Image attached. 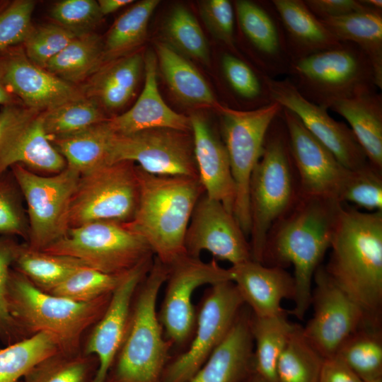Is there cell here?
Instances as JSON below:
<instances>
[{
    "label": "cell",
    "instance_id": "cell-21",
    "mask_svg": "<svg viewBox=\"0 0 382 382\" xmlns=\"http://www.w3.org/2000/svg\"><path fill=\"white\" fill-rule=\"evenodd\" d=\"M153 260L154 257L141 263L123 276L112 291L105 313L96 323L84 351L85 355L96 357L98 362L89 382H107L123 342L134 294Z\"/></svg>",
    "mask_w": 382,
    "mask_h": 382
},
{
    "label": "cell",
    "instance_id": "cell-22",
    "mask_svg": "<svg viewBox=\"0 0 382 382\" xmlns=\"http://www.w3.org/2000/svg\"><path fill=\"white\" fill-rule=\"evenodd\" d=\"M32 171L57 174L66 162L46 134L42 112L28 109L0 144V177L15 165Z\"/></svg>",
    "mask_w": 382,
    "mask_h": 382
},
{
    "label": "cell",
    "instance_id": "cell-52",
    "mask_svg": "<svg viewBox=\"0 0 382 382\" xmlns=\"http://www.w3.org/2000/svg\"><path fill=\"white\" fill-rule=\"evenodd\" d=\"M303 2L320 20L346 16L366 8L360 0H303Z\"/></svg>",
    "mask_w": 382,
    "mask_h": 382
},
{
    "label": "cell",
    "instance_id": "cell-41",
    "mask_svg": "<svg viewBox=\"0 0 382 382\" xmlns=\"http://www.w3.org/2000/svg\"><path fill=\"white\" fill-rule=\"evenodd\" d=\"M59 352L47 334L37 333L0 349V382H18L36 364Z\"/></svg>",
    "mask_w": 382,
    "mask_h": 382
},
{
    "label": "cell",
    "instance_id": "cell-19",
    "mask_svg": "<svg viewBox=\"0 0 382 382\" xmlns=\"http://www.w3.org/2000/svg\"><path fill=\"white\" fill-rule=\"evenodd\" d=\"M239 37L257 64L271 79L288 75L292 60L279 16L270 1H233Z\"/></svg>",
    "mask_w": 382,
    "mask_h": 382
},
{
    "label": "cell",
    "instance_id": "cell-47",
    "mask_svg": "<svg viewBox=\"0 0 382 382\" xmlns=\"http://www.w3.org/2000/svg\"><path fill=\"white\" fill-rule=\"evenodd\" d=\"M57 24L80 36L93 33L103 18L98 2L94 0H63L50 10Z\"/></svg>",
    "mask_w": 382,
    "mask_h": 382
},
{
    "label": "cell",
    "instance_id": "cell-53",
    "mask_svg": "<svg viewBox=\"0 0 382 382\" xmlns=\"http://www.w3.org/2000/svg\"><path fill=\"white\" fill-rule=\"evenodd\" d=\"M318 382H364L337 355L325 358Z\"/></svg>",
    "mask_w": 382,
    "mask_h": 382
},
{
    "label": "cell",
    "instance_id": "cell-26",
    "mask_svg": "<svg viewBox=\"0 0 382 382\" xmlns=\"http://www.w3.org/2000/svg\"><path fill=\"white\" fill-rule=\"evenodd\" d=\"M250 317L245 304L224 339L187 382H242L254 370Z\"/></svg>",
    "mask_w": 382,
    "mask_h": 382
},
{
    "label": "cell",
    "instance_id": "cell-49",
    "mask_svg": "<svg viewBox=\"0 0 382 382\" xmlns=\"http://www.w3.org/2000/svg\"><path fill=\"white\" fill-rule=\"evenodd\" d=\"M20 247L9 236L0 238V340L7 345L25 338L11 317L7 302L9 276Z\"/></svg>",
    "mask_w": 382,
    "mask_h": 382
},
{
    "label": "cell",
    "instance_id": "cell-27",
    "mask_svg": "<svg viewBox=\"0 0 382 382\" xmlns=\"http://www.w3.org/2000/svg\"><path fill=\"white\" fill-rule=\"evenodd\" d=\"M272 1L279 16L292 62L341 44L303 0Z\"/></svg>",
    "mask_w": 382,
    "mask_h": 382
},
{
    "label": "cell",
    "instance_id": "cell-17",
    "mask_svg": "<svg viewBox=\"0 0 382 382\" xmlns=\"http://www.w3.org/2000/svg\"><path fill=\"white\" fill-rule=\"evenodd\" d=\"M282 115L298 177L300 197H317L339 201L349 170L306 129L293 112L282 108Z\"/></svg>",
    "mask_w": 382,
    "mask_h": 382
},
{
    "label": "cell",
    "instance_id": "cell-29",
    "mask_svg": "<svg viewBox=\"0 0 382 382\" xmlns=\"http://www.w3.org/2000/svg\"><path fill=\"white\" fill-rule=\"evenodd\" d=\"M332 111L343 117L368 161L382 171V95L378 91L335 102Z\"/></svg>",
    "mask_w": 382,
    "mask_h": 382
},
{
    "label": "cell",
    "instance_id": "cell-9",
    "mask_svg": "<svg viewBox=\"0 0 382 382\" xmlns=\"http://www.w3.org/2000/svg\"><path fill=\"white\" fill-rule=\"evenodd\" d=\"M282 110L276 102L251 110H239L226 105L216 109L236 187L233 214L247 237L250 232V177L262 153L268 129Z\"/></svg>",
    "mask_w": 382,
    "mask_h": 382
},
{
    "label": "cell",
    "instance_id": "cell-31",
    "mask_svg": "<svg viewBox=\"0 0 382 382\" xmlns=\"http://www.w3.org/2000/svg\"><path fill=\"white\" fill-rule=\"evenodd\" d=\"M320 21L340 42H352L365 54L374 69L377 88L381 89L382 11L366 7L346 16Z\"/></svg>",
    "mask_w": 382,
    "mask_h": 382
},
{
    "label": "cell",
    "instance_id": "cell-11",
    "mask_svg": "<svg viewBox=\"0 0 382 382\" xmlns=\"http://www.w3.org/2000/svg\"><path fill=\"white\" fill-rule=\"evenodd\" d=\"M9 170L28 207L26 245L42 250L64 236L69 228L70 206L80 173L67 166L49 176L37 174L21 164Z\"/></svg>",
    "mask_w": 382,
    "mask_h": 382
},
{
    "label": "cell",
    "instance_id": "cell-6",
    "mask_svg": "<svg viewBox=\"0 0 382 382\" xmlns=\"http://www.w3.org/2000/svg\"><path fill=\"white\" fill-rule=\"evenodd\" d=\"M168 266L154 256L136 291L121 348L107 382H159L172 344L163 336L156 301Z\"/></svg>",
    "mask_w": 382,
    "mask_h": 382
},
{
    "label": "cell",
    "instance_id": "cell-1",
    "mask_svg": "<svg viewBox=\"0 0 382 382\" xmlns=\"http://www.w3.org/2000/svg\"><path fill=\"white\" fill-rule=\"evenodd\" d=\"M342 203L331 198L300 197L270 228L262 264L294 267L295 293L291 311L302 320L311 303L312 282L330 247Z\"/></svg>",
    "mask_w": 382,
    "mask_h": 382
},
{
    "label": "cell",
    "instance_id": "cell-33",
    "mask_svg": "<svg viewBox=\"0 0 382 382\" xmlns=\"http://www.w3.org/2000/svg\"><path fill=\"white\" fill-rule=\"evenodd\" d=\"M295 325L288 320L285 311L266 317L251 313L253 369L267 382H277V361Z\"/></svg>",
    "mask_w": 382,
    "mask_h": 382
},
{
    "label": "cell",
    "instance_id": "cell-54",
    "mask_svg": "<svg viewBox=\"0 0 382 382\" xmlns=\"http://www.w3.org/2000/svg\"><path fill=\"white\" fill-rule=\"evenodd\" d=\"M28 109L21 103L2 106L0 110V144L10 129Z\"/></svg>",
    "mask_w": 382,
    "mask_h": 382
},
{
    "label": "cell",
    "instance_id": "cell-39",
    "mask_svg": "<svg viewBox=\"0 0 382 382\" xmlns=\"http://www.w3.org/2000/svg\"><path fill=\"white\" fill-rule=\"evenodd\" d=\"M324 359L296 324L277 361V382H318Z\"/></svg>",
    "mask_w": 382,
    "mask_h": 382
},
{
    "label": "cell",
    "instance_id": "cell-14",
    "mask_svg": "<svg viewBox=\"0 0 382 382\" xmlns=\"http://www.w3.org/2000/svg\"><path fill=\"white\" fill-rule=\"evenodd\" d=\"M129 161L158 176L198 178L191 132L169 128L149 129L114 135L110 163Z\"/></svg>",
    "mask_w": 382,
    "mask_h": 382
},
{
    "label": "cell",
    "instance_id": "cell-23",
    "mask_svg": "<svg viewBox=\"0 0 382 382\" xmlns=\"http://www.w3.org/2000/svg\"><path fill=\"white\" fill-rule=\"evenodd\" d=\"M194 155L204 194L233 214L236 187L222 139L199 113L190 115Z\"/></svg>",
    "mask_w": 382,
    "mask_h": 382
},
{
    "label": "cell",
    "instance_id": "cell-48",
    "mask_svg": "<svg viewBox=\"0 0 382 382\" xmlns=\"http://www.w3.org/2000/svg\"><path fill=\"white\" fill-rule=\"evenodd\" d=\"M21 192L10 170L0 177V235L28 240V222L21 206Z\"/></svg>",
    "mask_w": 382,
    "mask_h": 382
},
{
    "label": "cell",
    "instance_id": "cell-34",
    "mask_svg": "<svg viewBox=\"0 0 382 382\" xmlns=\"http://www.w3.org/2000/svg\"><path fill=\"white\" fill-rule=\"evenodd\" d=\"M103 64V40L91 33L75 37L45 69L76 86L86 81Z\"/></svg>",
    "mask_w": 382,
    "mask_h": 382
},
{
    "label": "cell",
    "instance_id": "cell-55",
    "mask_svg": "<svg viewBox=\"0 0 382 382\" xmlns=\"http://www.w3.org/2000/svg\"><path fill=\"white\" fill-rule=\"evenodd\" d=\"M103 16L112 13L121 8L133 3L132 0H99L97 1Z\"/></svg>",
    "mask_w": 382,
    "mask_h": 382
},
{
    "label": "cell",
    "instance_id": "cell-28",
    "mask_svg": "<svg viewBox=\"0 0 382 382\" xmlns=\"http://www.w3.org/2000/svg\"><path fill=\"white\" fill-rule=\"evenodd\" d=\"M144 65V58L139 52L111 61L90 77L81 90L103 109H119L132 97Z\"/></svg>",
    "mask_w": 382,
    "mask_h": 382
},
{
    "label": "cell",
    "instance_id": "cell-58",
    "mask_svg": "<svg viewBox=\"0 0 382 382\" xmlns=\"http://www.w3.org/2000/svg\"><path fill=\"white\" fill-rule=\"evenodd\" d=\"M242 382H267L254 370Z\"/></svg>",
    "mask_w": 382,
    "mask_h": 382
},
{
    "label": "cell",
    "instance_id": "cell-44",
    "mask_svg": "<svg viewBox=\"0 0 382 382\" xmlns=\"http://www.w3.org/2000/svg\"><path fill=\"white\" fill-rule=\"evenodd\" d=\"M90 357L58 352L36 364L23 382H85L91 369Z\"/></svg>",
    "mask_w": 382,
    "mask_h": 382
},
{
    "label": "cell",
    "instance_id": "cell-13",
    "mask_svg": "<svg viewBox=\"0 0 382 382\" xmlns=\"http://www.w3.org/2000/svg\"><path fill=\"white\" fill-rule=\"evenodd\" d=\"M227 281H232L231 269L221 267L215 259L206 262L185 254L168 265L158 316L165 337L172 345H183L193 335L197 318L192 303L195 291L202 285Z\"/></svg>",
    "mask_w": 382,
    "mask_h": 382
},
{
    "label": "cell",
    "instance_id": "cell-18",
    "mask_svg": "<svg viewBox=\"0 0 382 382\" xmlns=\"http://www.w3.org/2000/svg\"><path fill=\"white\" fill-rule=\"evenodd\" d=\"M233 214L204 193L192 212L185 238L186 254L208 251L236 266L253 260L250 243Z\"/></svg>",
    "mask_w": 382,
    "mask_h": 382
},
{
    "label": "cell",
    "instance_id": "cell-16",
    "mask_svg": "<svg viewBox=\"0 0 382 382\" xmlns=\"http://www.w3.org/2000/svg\"><path fill=\"white\" fill-rule=\"evenodd\" d=\"M267 82L272 101L293 112L347 169L354 170L369 163L349 127L331 117L327 109L303 98L287 77H267Z\"/></svg>",
    "mask_w": 382,
    "mask_h": 382
},
{
    "label": "cell",
    "instance_id": "cell-24",
    "mask_svg": "<svg viewBox=\"0 0 382 382\" xmlns=\"http://www.w3.org/2000/svg\"><path fill=\"white\" fill-rule=\"evenodd\" d=\"M145 81L134 105L127 112L109 117L115 134L127 135L154 128H169L191 132L189 117L172 110L163 100L157 83L156 54L148 52L144 57Z\"/></svg>",
    "mask_w": 382,
    "mask_h": 382
},
{
    "label": "cell",
    "instance_id": "cell-12",
    "mask_svg": "<svg viewBox=\"0 0 382 382\" xmlns=\"http://www.w3.org/2000/svg\"><path fill=\"white\" fill-rule=\"evenodd\" d=\"M244 305L232 281L210 286L197 313L188 348L168 361L159 382H187L224 339Z\"/></svg>",
    "mask_w": 382,
    "mask_h": 382
},
{
    "label": "cell",
    "instance_id": "cell-50",
    "mask_svg": "<svg viewBox=\"0 0 382 382\" xmlns=\"http://www.w3.org/2000/svg\"><path fill=\"white\" fill-rule=\"evenodd\" d=\"M35 2L16 0L0 9V52L22 45L32 27Z\"/></svg>",
    "mask_w": 382,
    "mask_h": 382
},
{
    "label": "cell",
    "instance_id": "cell-7",
    "mask_svg": "<svg viewBox=\"0 0 382 382\" xmlns=\"http://www.w3.org/2000/svg\"><path fill=\"white\" fill-rule=\"evenodd\" d=\"M287 78L303 98L327 110L378 89L370 61L350 42L293 62Z\"/></svg>",
    "mask_w": 382,
    "mask_h": 382
},
{
    "label": "cell",
    "instance_id": "cell-40",
    "mask_svg": "<svg viewBox=\"0 0 382 382\" xmlns=\"http://www.w3.org/2000/svg\"><path fill=\"white\" fill-rule=\"evenodd\" d=\"M104 109L94 98L69 101L42 112L45 131L51 141L85 130L107 120Z\"/></svg>",
    "mask_w": 382,
    "mask_h": 382
},
{
    "label": "cell",
    "instance_id": "cell-35",
    "mask_svg": "<svg viewBox=\"0 0 382 382\" xmlns=\"http://www.w3.org/2000/svg\"><path fill=\"white\" fill-rule=\"evenodd\" d=\"M159 3L140 1L119 16L103 41L104 64L129 54L143 43L149 19Z\"/></svg>",
    "mask_w": 382,
    "mask_h": 382
},
{
    "label": "cell",
    "instance_id": "cell-5",
    "mask_svg": "<svg viewBox=\"0 0 382 382\" xmlns=\"http://www.w3.org/2000/svg\"><path fill=\"white\" fill-rule=\"evenodd\" d=\"M299 198L298 177L281 111L268 129L262 153L250 180L249 236L253 260L262 264L265 245L270 228Z\"/></svg>",
    "mask_w": 382,
    "mask_h": 382
},
{
    "label": "cell",
    "instance_id": "cell-2",
    "mask_svg": "<svg viewBox=\"0 0 382 382\" xmlns=\"http://www.w3.org/2000/svg\"><path fill=\"white\" fill-rule=\"evenodd\" d=\"M325 272L364 311L367 323L381 326L382 211L342 207Z\"/></svg>",
    "mask_w": 382,
    "mask_h": 382
},
{
    "label": "cell",
    "instance_id": "cell-37",
    "mask_svg": "<svg viewBox=\"0 0 382 382\" xmlns=\"http://www.w3.org/2000/svg\"><path fill=\"white\" fill-rule=\"evenodd\" d=\"M221 74L236 100L246 104L247 110H255L271 103L267 79L241 57L230 50L220 57Z\"/></svg>",
    "mask_w": 382,
    "mask_h": 382
},
{
    "label": "cell",
    "instance_id": "cell-57",
    "mask_svg": "<svg viewBox=\"0 0 382 382\" xmlns=\"http://www.w3.org/2000/svg\"><path fill=\"white\" fill-rule=\"evenodd\" d=\"M361 3L366 7L382 11V1L381 0H360Z\"/></svg>",
    "mask_w": 382,
    "mask_h": 382
},
{
    "label": "cell",
    "instance_id": "cell-45",
    "mask_svg": "<svg viewBox=\"0 0 382 382\" xmlns=\"http://www.w3.org/2000/svg\"><path fill=\"white\" fill-rule=\"evenodd\" d=\"M339 201L352 203L369 212L382 211V171L369 162L359 169L349 170Z\"/></svg>",
    "mask_w": 382,
    "mask_h": 382
},
{
    "label": "cell",
    "instance_id": "cell-42",
    "mask_svg": "<svg viewBox=\"0 0 382 382\" xmlns=\"http://www.w3.org/2000/svg\"><path fill=\"white\" fill-rule=\"evenodd\" d=\"M167 45L183 56L208 66L210 51L205 35L196 18L184 6L170 11L163 26Z\"/></svg>",
    "mask_w": 382,
    "mask_h": 382
},
{
    "label": "cell",
    "instance_id": "cell-30",
    "mask_svg": "<svg viewBox=\"0 0 382 382\" xmlns=\"http://www.w3.org/2000/svg\"><path fill=\"white\" fill-rule=\"evenodd\" d=\"M157 64L170 91L183 103L218 109L217 101L207 81L185 56L165 42L156 46Z\"/></svg>",
    "mask_w": 382,
    "mask_h": 382
},
{
    "label": "cell",
    "instance_id": "cell-20",
    "mask_svg": "<svg viewBox=\"0 0 382 382\" xmlns=\"http://www.w3.org/2000/svg\"><path fill=\"white\" fill-rule=\"evenodd\" d=\"M0 77L23 105L40 112L85 96L81 88L31 62L21 45L0 52Z\"/></svg>",
    "mask_w": 382,
    "mask_h": 382
},
{
    "label": "cell",
    "instance_id": "cell-46",
    "mask_svg": "<svg viewBox=\"0 0 382 382\" xmlns=\"http://www.w3.org/2000/svg\"><path fill=\"white\" fill-rule=\"evenodd\" d=\"M75 37L62 26L49 23L33 26L21 45L28 59L45 69Z\"/></svg>",
    "mask_w": 382,
    "mask_h": 382
},
{
    "label": "cell",
    "instance_id": "cell-43",
    "mask_svg": "<svg viewBox=\"0 0 382 382\" xmlns=\"http://www.w3.org/2000/svg\"><path fill=\"white\" fill-rule=\"evenodd\" d=\"M125 274H108L86 266L47 293L76 302H88L112 294Z\"/></svg>",
    "mask_w": 382,
    "mask_h": 382
},
{
    "label": "cell",
    "instance_id": "cell-10",
    "mask_svg": "<svg viewBox=\"0 0 382 382\" xmlns=\"http://www.w3.org/2000/svg\"><path fill=\"white\" fill-rule=\"evenodd\" d=\"M139 200L137 165L108 163L80 175L69 211V228L96 221L127 223Z\"/></svg>",
    "mask_w": 382,
    "mask_h": 382
},
{
    "label": "cell",
    "instance_id": "cell-51",
    "mask_svg": "<svg viewBox=\"0 0 382 382\" xmlns=\"http://www.w3.org/2000/svg\"><path fill=\"white\" fill-rule=\"evenodd\" d=\"M202 20L211 35L228 50L236 53L235 13L228 0H203L198 3Z\"/></svg>",
    "mask_w": 382,
    "mask_h": 382
},
{
    "label": "cell",
    "instance_id": "cell-36",
    "mask_svg": "<svg viewBox=\"0 0 382 382\" xmlns=\"http://www.w3.org/2000/svg\"><path fill=\"white\" fill-rule=\"evenodd\" d=\"M86 266L77 258L32 250L27 245H21L13 265L15 270L25 275L36 286L46 292L59 285L79 269Z\"/></svg>",
    "mask_w": 382,
    "mask_h": 382
},
{
    "label": "cell",
    "instance_id": "cell-3",
    "mask_svg": "<svg viewBox=\"0 0 382 382\" xmlns=\"http://www.w3.org/2000/svg\"><path fill=\"white\" fill-rule=\"evenodd\" d=\"M137 172L138 204L133 218L125 224L168 266L186 254V231L204 188L199 178L154 175L137 166Z\"/></svg>",
    "mask_w": 382,
    "mask_h": 382
},
{
    "label": "cell",
    "instance_id": "cell-8",
    "mask_svg": "<svg viewBox=\"0 0 382 382\" xmlns=\"http://www.w3.org/2000/svg\"><path fill=\"white\" fill-rule=\"evenodd\" d=\"M42 251L73 257L87 266L122 275L154 255L146 241L125 223L96 221L69 228Z\"/></svg>",
    "mask_w": 382,
    "mask_h": 382
},
{
    "label": "cell",
    "instance_id": "cell-25",
    "mask_svg": "<svg viewBox=\"0 0 382 382\" xmlns=\"http://www.w3.org/2000/svg\"><path fill=\"white\" fill-rule=\"evenodd\" d=\"M232 282L253 316L266 317L284 311V299H293V276L284 268L267 266L253 260L231 266Z\"/></svg>",
    "mask_w": 382,
    "mask_h": 382
},
{
    "label": "cell",
    "instance_id": "cell-4",
    "mask_svg": "<svg viewBox=\"0 0 382 382\" xmlns=\"http://www.w3.org/2000/svg\"><path fill=\"white\" fill-rule=\"evenodd\" d=\"M112 294L76 302L44 291L21 272L11 270L7 289L9 313L26 338L45 333L59 352L77 354L85 330L105 313Z\"/></svg>",
    "mask_w": 382,
    "mask_h": 382
},
{
    "label": "cell",
    "instance_id": "cell-60",
    "mask_svg": "<svg viewBox=\"0 0 382 382\" xmlns=\"http://www.w3.org/2000/svg\"><path fill=\"white\" fill-rule=\"evenodd\" d=\"M18 382H23V381H18Z\"/></svg>",
    "mask_w": 382,
    "mask_h": 382
},
{
    "label": "cell",
    "instance_id": "cell-32",
    "mask_svg": "<svg viewBox=\"0 0 382 382\" xmlns=\"http://www.w3.org/2000/svg\"><path fill=\"white\" fill-rule=\"evenodd\" d=\"M108 120L76 134L52 140L67 167L81 175L111 163L110 148L115 133Z\"/></svg>",
    "mask_w": 382,
    "mask_h": 382
},
{
    "label": "cell",
    "instance_id": "cell-59",
    "mask_svg": "<svg viewBox=\"0 0 382 382\" xmlns=\"http://www.w3.org/2000/svg\"><path fill=\"white\" fill-rule=\"evenodd\" d=\"M368 382H382V378H377V379H375V380H373V381H368Z\"/></svg>",
    "mask_w": 382,
    "mask_h": 382
},
{
    "label": "cell",
    "instance_id": "cell-15",
    "mask_svg": "<svg viewBox=\"0 0 382 382\" xmlns=\"http://www.w3.org/2000/svg\"><path fill=\"white\" fill-rule=\"evenodd\" d=\"M313 318L303 333L323 358L335 356L342 344L368 324L362 309L330 279L320 265L313 276Z\"/></svg>",
    "mask_w": 382,
    "mask_h": 382
},
{
    "label": "cell",
    "instance_id": "cell-38",
    "mask_svg": "<svg viewBox=\"0 0 382 382\" xmlns=\"http://www.w3.org/2000/svg\"><path fill=\"white\" fill-rule=\"evenodd\" d=\"M335 355L364 382L382 378L381 326L364 325L342 344Z\"/></svg>",
    "mask_w": 382,
    "mask_h": 382
},
{
    "label": "cell",
    "instance_id": "cell-56",
    "mask_svg": "<svg viewBox=\"0 0 382 382\" xmlns=\"http://www.w3.org/2000/svg\"><path fill=\"white\" fill-rule=\"evenodd\" d=\"M17 103H21L11 93L9 92L0 77V105L5 106Z\"/></svg>",
    "mask_w": 382,
    "mask_h": 382
}]
</instances>
